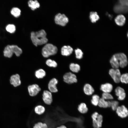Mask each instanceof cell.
<instances>
[{
  "label": "cell",
  "mask_w": 128,
  "mask_h": 128,
  "mask_svg": "<svg viewBox=\"0 0 128 128\" xmlns=\"http://www.w3.org/2000/svg\"><path fill=\"white\" fill-rule=\"evenodd\" d=\"M46 33L45 31L41 29L38 32H32L31 38L33 44L36 46L46 43L48 39L46 37Z\"/></svg>",
  "instance_id": "cell-1"
},
{
  "label": "cell",
  "mask_w": 128,
  "mask_h": 128,
  "mask_svg": "<svg viewBox=\"0 0 128 128\" xmlns=\"http://www.w3.org/2000/svg\"><path fill=\"white\" fill-rule=\"evenodd\" d=\"M58 51L57 47L52 44H46L43 47L42 50V54L45 58H47L51 55L56 54Z\"/></svg>",
  "instance_id": "cell-2"
},
{
  "label": "cell",
  "mask_w": 128,
  "mask_h": 128,
  "mask_svg": "<svg viewBox=\"0 0 128 128\" xmlns=\"http://www.w3.org/2000/svg\"><path fill=\"white\" fill-rule=\"evenodd\" d=\"M92 119V125L94 128H100L102 125L103 122V116L98 113L95 112L91 115Z\"/></svg>",
  "instance_id": "cell-3"
},
{
  "label": "cell",
  "mask_w": 128,
  "mask_h": 128,
  "mask_svg": "<svg viewBox=\"0 0 128 128\" xmlns=\"http://www.w3.org/2000/svg\"><path fill=\"white\" fill-rule=\"evenodd\" d=\"M54 20L56 24L62 26H65L69 21L68 18L65 15L60 13L55 15Z\"/></svg>",
  "instance_id": "cell-4"
},
{
  "label": "cell",
  "mask_w": 128,
  "mask_h": 128,
  "mask_svg": "<svg viewBox=\"0 0 128 128\" xmlns=\"http://www.w3.org/2000/svg\"><path fill=\"white\" fill-rule=\"evenodd\" d=\"M114 55L118 61L119 66L122 68H124L127 66L128 63V60L127 56L125 54L119 53Z\"/></svg>",
  "instance_id": "cell-5"
},
{
  "label": "cell",
  "mask_w": 128,
  "mask_h": 128,
  "mask_svg": "<svg viewBox=\"0 0 128 128\" xmlns=\"http://www.w3.org/2000/svg\"><path fill=\"white\" fill-rule=\"evenodd\" d=\"M109 73L115 82L118 83L120 82L121 74L119 69H111L109 70Z\"/></svg>",
  "instance_id": "cell-6"
},
{
  "label": "cell",
  "mask_w": 128,
  "mask_h": 128,
  "mask_svg": "<svg viewBox=\"0 0 128 128\" xmlns=\"http://www.w3.org/2000/svg\"><path fill=\"white\" fill-rule=\"evenodd\" d=\"M63 78L64 81L69 84L76 83L77 81L76 75L70 72L65 73L64 75Z\"/></svg>",
  "instance_id": "cell-7"
},
{
  "label": "cell",
  "mask_w": 128,
  "mask_h": 128,
  "mask_svg": "<svg viewBox=\"0 0 128 128\" xmlns=\"http://www.w3.org/2000/svg\"><path fill=\"white\" fill-rule=\"evenodd\" d=\"M42 99L45 104L47 105H50L53 101L51 93L47 90L44 91L42 94Z\"/></svg>",
  "instance_id": "cell-8"
},
{
  "label": "cell",
  "mask_w": 128,
  "mask_h": 128,
  "mask_svg": "<svg viewBox=\"0 0 128 128\" xmlns=\"http://www.w3.org/2000/svg\"><path fill=\"white\" fill-rule=\"evenodd\" d=\"M41 90L39 86L36 84L30 85L28 87L29 94L31 96H34L37 95Z\"/></svg>",
  "instance_id": "cell-9"
},
{
  "label": "cell",
  "mask_w": 128,
  "mask_h": 128,
  "mask_svg": "<svg viewBox=\"0 0 128 128\" xmlns=\"http://www.w3.org/2000/svg\"><path fill=\"white\" fill-rule=\"evenodd\" d=\"M118 115L121 118L126 117L128 115V111L127 108L124 105L118 106L116 110Z\"/></svg>",
  "instance_id": "cell-10"
},
{
  "label": "cell",
  "mask_w": 128,
  "mask_h": 128,
  "mask_svg": "<svg viewBox=\"0 0 128 128\" xmlns=\"http://www.w3.org/2000/svg\"><path fill=\"white\" fill-rule=\"evenodd\" d=\"M10 84L14 87H16L20 85L21 81L19 75L16 74L12 75L10 77Z\"/></svg>",
  "instance_id": "cell-11"
},
{
  "label": "cell",
  "mask_w": 128,
  "mask_h": 128,
  "mask_svg": "<svg viewBox=\"0 0 128 128\" xmlns=\"http://www.w3.org/2000/svg\"><path fill=\"white\" fill-rule=\"evenodd\" d=\"M58 83V80L55 78H53L49 81L48 85V88L51 93H56L58 91L56 84Z\"/></svg>",
  "instance_id": "cell-12"
},
{
  "label": "cell",
  "mask_w": 128,
  "mask_h": 128,
  "mask_svg": "<svg viewBox=\"0 0 128 128\" xmlns=\"http://www.w3.org/2000/svg\"><path fill=\"white\" fill-rule=\"evenodd\" d=\"M115 93L119 100H123L125 98L126 94L124 90L121 87H117L115 90Z\"/></svg>",
  "instance_id": "cell-13"
},
{
  "label": "cell",
  "mask_w": 128,
  "mask_h": 128,
  "mask_svg": "<svg viewBox=\"0 0 128 128\" xmlns=\"http://www.w3.org/2000/svg\"><path fill=\"white\" fill-rule=\"evenodd\" d=\"M114 11L117 13H125L128 10V6H124L120 4L116 5L114 8Z\"/></svg>",
  "instance_id": "cell-14"
},
{
  "label": "cell",
  "mask_w": 128,
  "mask_h": 128,
  "mask_svg": "<svg viewBox=\"0 0 128 128\" xmlns=\"http://www.w3.org/2000/svg\"><path fill=\"white\" fill-rule=\"evenodd\" d=\"M73 51V48L70 46H65L61 48V54L63 56H69L72 53Z\"/></svg>",
  "instance_id": "cell-15"
},
{
  "label": "cell",
  "mask_w": 128,
  "mask_h": 128,
  "mask_svg": "<svg viewBox=\"0 0 128 128\" xmlns=\"http://www.w3.org/2000/svg\"><path fill=\"white\" fill-rule=\"evenodd\" d=\"M113 88L112 85L109 83H106L101 85L100 87L101 90L104 92H111Z\"/></svg>",
  "instance_id": "cell-16"
},
{
  "label": "cell",
  "mask_w": 128,
  "mask_h": 128,
  "mask_svg": "<svg viewBox=\"0 0 128 128\" xmlns=\"http://www.w3.org/2000/svg\"><path fill=\"white\" fill-rule=\"evenodd\" d=\"M126 18L123 15L120 14L118 15L115 19V21L117 25L119 26H122L125 23Z\"/></svg>",
  "instance_id": "cell-17"
},
{
  "label": "cell",
  "mask_w": 128,
  "mask_h": 128,
  "mask_svg": "<svg viewBox=\"0 0 128 128\" xmlns=\"http://www.w3.org/2000/svg\"><path fill=\"white\" fill-rule=\"evenodd\" d=\"M83 91L85 94L88 95H91L94 91L93 88L89 84H86L84 85Z\"/></svg>",
  "instance_id": "cell-18"
},
{
  "label": "cell",
  "mask_w": 128,
  "mask_h": 128,
  "mask_svg": "<svg viewBox=\"0 0 128 128\" xmlns=\"http://www.w3.org/2000/svg\"><path fill=\"white\" fill-rule=\"evenodd\" d=\"M3 53L4 56L6 57L10 58L12 56L13 53L11 48L10 45H8L5 47Z\"/></svg>",
  "instance_id": "cell-19"
},
{
  "label": "cell",
  "mask_w": 128,
  "mask_h": 128,
  "mask_svg": "<svg viewBox=\"0 0 128 128\" xmlns=\"http://www.w3.org/2000/svg\"><path fill=\"white\" fill-rule=\"evenodd\" d=\"M46 109L45 107L43 105H38L36 106L34 108L35 113L38 115H41L44 114Z\"/></svg>",
  "instance_id": "cell-20"
},
{
  "label": "cell",
  "mask_w": 128,
  "mask_h": 128,
  "mask_svg": "<svg viewBox=\"0 0 128 128\" xmlns=\"http://www.w3.org/2000/svg\"><path fill=\"white\" fill-rule=\"evenodd\" d=\"M12 52L17 57L19 56L22 53V49L17 46L15 45H10Z\"/></svg>",
  "instance_id": "cell-21"
},
{
  "label": "cell",
  "mask_w": 128,
  "mask_h": 128,
  "mask_svg": "<svg viewBox=\"0 0 128 128\" xmlns=\"http://www.w3.org/2000/svg\"><path fill=\"white\" fill-rule=\"evenodd\" d=\"M28 6L33 10L39 8L40 6L39 3L37 0H30L28 2Z\"/></svg>",
  "instance_id": "cell-22"
},
{
  "label": "cell",
  "mask_w": 128,
  "mask_h": 128,
  "mask_svg": "<svg viewBox=\"0 0 128 128\" xmlns=\"http://www.w3.org/2000/svg\"><path fill=\"white\" fill-rule=\"evenodd\" d=\"M110 62L112 67L114 69H118L119 67L118 61L114 55L110 60Z\"/></svg>",
  "instance_id": "cell-23"
},
{
  "label": "cell",
  "mask_w": 128,
  "mask_h": 128,
  "mask_svg": "<svg viewBox=\"0 0 128 128\" xmlns=\"http://www.w3.org/2000/svg\"><path fill=\"white\" fill-rule=\"evenodd\" d=\"M90 19L92 23H95L100 18L99 17L96 12H91L90 13Z\"/></svg>",
  "instance_id": "cell-24"
},
{
  "label": "cell",
  "mask_w": 128,
  "mask_h": 128,
  "mask_svg": "<svg viewBox=\"0 0 128 128\" xmlns=\"http://www.w3.org/2000/svg\"><path fill=\"white\" fill-rule=\"evenodd\" d=\"M78 111L81 113L85 114L88 111V108L86 104L84 103H81L79 105L78 108Z\"/></svg>",
  "instance_id": "cell-25"
},
{
  "label": "cell",
  "mask_w": 128,
  "mask_h": 128,
  "mask_svg": "<svg viewBox=\"0 0 128 128\" xmlns=\"http://www.w3.org/2000/svg\"><path fill=\"white\" fill-rule=\"evenodd\" d=\"M69 68L72 72L75 73H78L80 70V65L76 64L71 63L69 65Z\"/></svg>",
  "instance_id": "cell-26"
},
{
  "label": "cell",
  "mask_w": 128,
  "mask_h": 128,
  "mask_svg": "<svg viewBox=\"0 0 128 128\" xmlns=\"http://www.w3.org/2000/svg\"><path fill=\"white\" fill-rule=\"evenodd\" d=\"M35 74L36 77L37 78H41L45 76L46 73L43 69H40L36 71Z\"/></svg>",
  "instance_id": "cell-27"
},
{
  "label": "cell",
  "mask_w": 128,
  "mask_h": 128,
  "mask_svg": "<svg viewBox=\"0 0 128 128\" xmlns=\"http://www.w3.org/2000/svg\"><path fill=\"white\" fill-rule=\"evenodd\" d=\"M10 12L11 14L14 17H18L20 15L21 11L18 8L15 7L11 9Z\"/></svg>",
  "instance_id": "cell-28"
},
{
  "label": "cell",
  "mask_w": 128,
  "mask_h": 128,
  "mask_svg": "<svg viewBox=\"0 0 128 128\" xmlns=\"http://www.w3.org/2000/svg\"><path fill=\"white\" fill-rule=\"evenodd\" d=\"M98 105L101 108H105L109 107L108 101H106L102 98H100Z\"/></svg>",
  "instance_id": "cell-29"
},
{
  "label": "cell",
  "mask_w": 128,
  "mask_h": 128,
  "mask_svg": "<svg viewBox=\"0 0 128 128\" xmlns=\"http://www.w3.org/2000/svg\"><path fill=\"white\" fill-rule=\"evenodd\" d=\"M33 128H48V127L46 123L39 122L34 124Z\"/></svg>",
  "instance_id": "cell-30"
},
{
  "label": "cell",
  "mask_w": 128,
  "mask_h": 128,
  "mask_svg": "<svg viewBox=\"0 0 128 128\" xmlns=\"http://www.w3.org/2000/svg\"><path fill=\"white\" fill-rule=\"evenodd\" d=\"M100 99L99 96L97 95H94L92 96L91 102L93 105L96 106L98 104Z\"/></svg>",
  "instance_id": "cell-31"
},
{
  "label": "cell",
  "mask_w": 128,
  "mask_h": 128,
  "mask_svg": "<svg viewBox=\"0 0 128 128\" xmlns=\"http://www.w3.org/2000/svg\"><path fill=\"white\" fill-rule=\"evenodd\" d=\"M6 31L11 33H13L15 32L16 30L15 26L13 24H9L6 27Z\"/></svg>",
  "instance_id": "cell-32"
},
{
  "label": "cell",
  "mask_w": 128,
  "mask_h": 128,
  "mask_svg": "<svg viewBox=\"0 0 128 128\" xmlns=\"http://www.w3.org/2000/svg\"><path fill=\"white\" fill-rule=\"evenodd\" d=\"M120 81L122 83L127 84L128 82V73H126L121 75Z\"/></svg>",
  "instance_id": "cell-33"
},
{
  "label": "cell",
  "mask_w": 128,
  "mask_h": 128,
  "mask_svg": "<svg viewBox=\"0 0 128 128\" xmlns=\"http://www.w3.org/2000/svg\"><path fill=\"white\" fill-rule=\"evenodd\" d=\"M46 64L50 67H56L57 66V63L55 61L50 59H48L46 61Z\"/></svg>",
  "instance_id": "cell-34"
},
{
  "label": "cell",
  "mask_w": 128,
  "mask_h": 128,
  "mask_svg": "<svg viewBox=\"0 0 128 128\" xmlns=\"http://www.w3.org/2000/svg\"><path fill=\"white\" fill-rule=\"evenodd\" d=\"M76 58L78 59H81L83 57V53L82 50L77 48L75 50Z\"/></svg>",
  "instance_id": "cell-35"
},
{
  "label": "cell",
  "mask_w": 128,
  "mask_h": 128,
  "mask_svg": "<svg viewBox=\"0 0 128 128\" xmlns=\"http://www.w3.org/2000/svg\"><path fill=\"white\" fill-rule=\"evenodd\" d=\"M102 98L104 100H111L113 99L112 96L109 93L103 92L102 94Z\"/></svg>",
  "instance_id": "cell-36"
},
{
  "label": "cell",
  "mask_w": 128,
  "mask_h": 128,
  "mask_svg": "<svg viewBox=\"0 0 128 128\" xmlns=\"http://www.w3.org/2000/svg\"><path fill=\"white\" fill-rule=\"evenodd\" d=\"M110 107L113 110H116L118 107L119 102L116 101H110Z\"/></svg>",
  "instance_id": "cell-37"
},
{
  "label": "cell",
  "mask_w": 128,
  "mask_h": 128,
  "mask_svg": "<svg viewBox=\"0 0 128 128\" xmlns=\"http://www.w3.org/2000/svg\"><path fill=\"white\" fill-rule=\"evenodd\" d=\"M119 2L123 5L128 6V0H119Z\"/></svg>",
  "instance_id": "cell-38"
},
{
  "label": "cell",
  "mask_w": 128,
  "mask_h": 128,
  "mask_svg": "<svg viewBox=\"0 0 128 128\" xmlns=\"http://www.w3.org/2000/svg\"><path fill=\"white\" fill-rule=\"evenodd\" d=\"M55 128H67L64 125H61Z\"/></svg>",
  "instance_id": "cell-39"
}]
</instances>
